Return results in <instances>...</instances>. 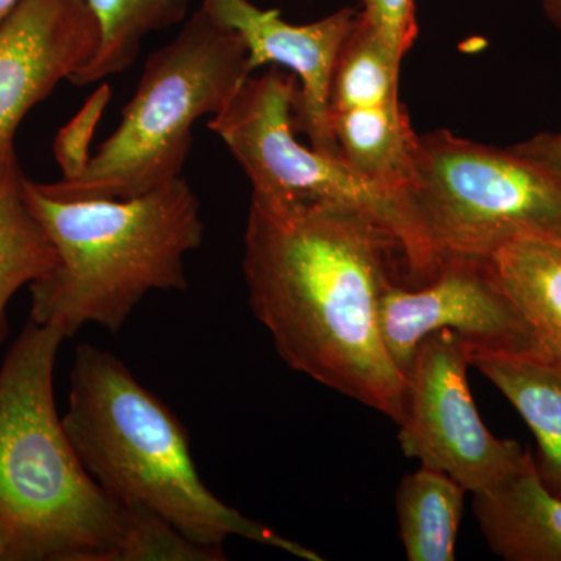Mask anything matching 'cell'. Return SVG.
<instances>
[{
	"mask_svg": "<svg viewBox=\"0 0 561 561\" xmlns=\"http://www.w3.org/2000/svg\"><path fill=\"white\" fill-rule=\"evenodd\" d=\"M512 149L537 162V164L542 165V168L548 169L549 172L561 179V131L541 133V135L535 136V138L516 144Z\"/></svg>",
	"mask_w": 561,
	"mask_h": 561,
	"instance_id": "cell-21",
	"label": "cell"
},
{
	"mask_svg": "<svg viewBox=\"0 0 561 561\" xmlns=\"http://www.w3.org/2000/svg\"><path fill=\"white\" fill-rule=\"evenodd\" d=\"M99 25L98 49L69 81L87 87L130 68L147 35L179 24L191 0H87Z\"/></svg>",
	"mask_w": 561,
	"mask_h": 561,
	"instance_id": "cell-17",
	"label": "cell"
},
{
	"mask_svg": "<svg viewBox=\"0 0 561 561\" xmlns=\"http://www.w3.org/2000/svg\"><path fill=\"white\" fill-rule=\"evenodd\" d=\"M0 561H11L10 542L2 530H0Z\"/></svg>",
	"mask_w": 561,
	"mask_h": 561,
	"instance_id": "cell-24",
	"label": "cell"
},
{
	"mask_svg": "<svg viewBox=\"0 0 561 561\" xmlns=\"http://www.w3.org/2000/svg\"><path fill=\"white\" fill-rule=\"evenodd\" d=\"M20 2L21 0H0V22L5 20Z\"/></svg>",
	"mask_w": 561,
	"mask_h": 561,
	"instance_id": "cell-23",
	"label": "cell"
},
{
	"mask_svg": "<svg viewBox=\"0 0 561 561\" xmlns=\"http://www.w3.org/2000/svg\"><path fill=\"white\" fill-rule=\"evenodd\" d=\"M400 70L356 14L335 62L328 116L339 157L402 202L419 135L401 103Z\"/></svg>",
	"mask_w": 561,
	"mask_h": 561,
	"instance_id": "cell-10",
	"label": "cell"
},
{
	"mask_svg": "<svg viewBox=\"0 0 561 561\" xmlns=\"http://www.w3.org/2000/svg\"><path fill=\"white\" fill-rule=\"evenodd\" d=\"M546 18L561 31V0H540Z\"/></svg>",
	"mask_w": 561,
	"mask_h": 561,
	"instance_id": "cell-22",
	"label": "cell"
},
{
	"mask_svg": "<svg viewBox=\"0 0 561 561\" xmlns=\"http://www.w3.org/2000/svg\"><path fill=\"white\" fill-rule=\"evenodd\" d=\"M99 25L87 0H21L0 22V169L16 161L25 114L94 54Z\"/></svg>",
	"mask_w": 561,
	"mask_h": 561,
	"instance_id": "cell-11",
	"label": "cell"
},
{
	"mask_svg": "<svg viewBox=\"0 0 561 561\" xmlns=\"http://www.w3.org/2000/svg\"><path fill=\"white\" fill-rule=\"evenodd\" d=\"M250 73L241 36L195 11L172 43L147 58L119 127L87 171L41 186L65 201H128L181 179L195 122L225 110Z\"/></svg>",
	"mask_w": 561,
	"mask_h": 561,
	"instance_id": "cell-5",
	"label": "cell"
},
{
	"mask_svg": "<svg viewBox=\"0 0 561 561\" xmlns=\"http://www.w3.org/2000/svg\"><path fill=\"white\" fill-rule=\"evenodd\" d=\"M61 420L81 463L106 493L157 516L192 545L225 560V542L241 537L323 560L221 502L202 481L175 413L108 351L77 346Z\"/></svg>",
	"mask_w": 561,
	"mask_h": 561,
	"instance_id": "cell-3",
	"label": "cell"
},
{
	"mask_svg": "<svg viewBox=\"0 0 561 561\" xmlns=\"http://www.w3.org/2000/svg\"><path fill=\"white\" fill-rule=\"evenodd\" d=\"M357 20L402 62L419 36L415 0H357Z\"/></svg>",
	"mask_w": 561,
	"mask_h": 561,
	"instance_id": "cell-20",
	"label": "cell"
},
{
	"mask_svg": "<svg viewBox=\"0 0 561 561\" xmlns=\"http://www.w3.org/2000/svg\"><path fill=\"white\" fill-rule=\"evenodd\" d=\"M471 365L529 424L540 449L538 471L561 496V365L541 354L507 353H471Z\"/></svg>",
	"mask_w": 561,
	"mask_h": 561,
	"instance_id": "cell-14",
	"label": "cell"
},
{
	"mask_svg": "<svg viewBox=\"0 0 561 561\" xmlns=\"http://www.w3.org/2000/svg\"><path fill=\"white\" fill-rule=\"evenodd\" d=\"M24 198L58 256L31 284L35 323L66 339L88 323L117 332L150 291L187 289L184 257L205 225L183 179L128 201H65L24 179Z\"/></svg>",
	"mask_w": 561,
	"mask_h": 561,
	"instance_id": "cell-4",
	"label": "cell"
},
{
	"mask_svg": "<svg viewBox=\"0 0 561 561\" xmlns=\"http://www.w3.org/2000/svg\"><path fill=\"white\" fill-rule=\"evenodd\" d=\"M398 261L393 232L360 210L251 198L243 273L279 356L394 423L408 381L383 345L379 302Z\"/></svg>",
	"mask_w": 561,
	"mask_h": 561,
	"instance_id": "cell-1",
	"label": "cell"
},
{
	"mask_svg": "<svg viewBox=\"0 0 561 561\" xmlns=\"http://www.w3.org/2000/svg\"><path fill=\"white\" fill-rule=\"evenodd\" d=\"M108 83H102L83 103L79 113L58 131L54 142L55 160L60 164L62 180H73L87 171L91 161V142L95 128L111 101Z\"/></svg>",
	"mask_w": 561,
	"mask_h": 561,
	"instance_id": "cell-19",
	"label": "cell"
},
{
	"mask_svg": "<svg viewBox=\"0 0 561 561\" xmlns=\"http://www.w3.org/2000/svg\"><path fill=\"white\" fill-rule=\"evenodd\" d=\"M20 162L0 169V341L7 334V308L24 286L57 265L58 256L24 198Z\"/></svg>",
	"mask_w": 561,
	"mask_h": 561,
	"instance_id": "cell-18",
	"label": "cell"
},
{
	"mask_svg": "<svg viewBox=\"0 0 561 561\" xmlns=\"http://www.w3.org/2000/svg\"><path fill=\"white\" fill-rule=\"evenodd\" d=\"M472 496L482 535L497 557L561 561V496L542 481L530 453L511 474Z\"/></svg>",
	"mask_w": 561,
	"mask_h": 561,
	"instance_id": "cell-13",
	"label": "cell"
},
{
	"mask_svg": "<svg viewBox=\"0 0 561 561\" xmlns=\"http://www.w3.org/2000/svg\"><path fill=\"white\" fill-rule=\"evenodd\" d=\"M465 491L451 476L427 467L402 479L394 504L408 560H454Z\"/></svg>",
	"mask_w": 561,
	"mask_h": 561,
	"instance_id": "cell-16",
	"label": "cell"
},
{
	"mask_svg": "<svg viewBox=\"0 0 561 561\" xmlns=\"http://www.w3.org/2000/svg\"><path fill=\"white\" fill-rule=\"evenodd\" d=\"M298 80L278 68L249 77L231 102L208 122L253 186L273 205H332L360 210L393 232L404 265L412 230L400 198L362 176L342 157L301 144L295 136Z\"/></svg>",
	"mask_w": 561,
	"mask_h": 561,
	"instance_id": "cell-7",
	"label": "cell"
},
{
	"mask_svg": "<svg viewBox=\"0 0 561 561\" xmlns=\"http://www.w3.org/2000/svg\"><path fill=\"white\" fill-rule=\"evenodd\" d=\"M471 346L456 332H432L416 350L400 421L402 453L481 493L526 459L518 443L494 437L470 386Z\"/></svg>",
	"mask_w": 561,
	"mask_h": 561,
	"instance_id": "cell-8",
	"label": "cell"
},
{
	"mask_svg": "<svg viewBox=\"0 0 561 561\" xmlns=\"http://www.w3.org/2000/svg\"><path fill=\"white\" fill-rule=\"evenodd\" d=\"M402 203L413 238V286L434 278L448 257L486 260L522 236L561 239L559 176L512 147L483 146L448 130L419 135Z\"/></svg>",
	"mask_w": 561,
	"mask_h": 561,
	"instance_id": "cell-6",
	"label": "cell"
},
{
	"mask_svg": "<svg viewBox=\"0 0 561 561\" xmlns=\"http://www.w3.org/2000/svg\"><path fill=\"white\" fill-rule=\"evenodd\" d=\"M379 327L405 381L420 343L442 330L459 334L471 353L545 356L529 321L481 257H448L421 286L390 283L379 302Z\"/></svg>",
	"mask_w": 561,
	"mask_h": 561,
	"instance_id": "cell-9",
	"label": "cell"
},
{
	"mask_svg": "<svg viewBox=\"0 0 561 561\" xmlns=\"http://www.w3.org/2000/svg\"><path fill=\"white\" fill-rule=\"evenodd\" d=\"M202 9L241 36L251 72L267 65L291 70L300 81L294 113L297 131L305 133L317 150L337 154L328 116L331 83L357 9H342L306 25L289 24L279 10H261L250 0H202Z\"/></svg>",
	"mask_w": 561,
	"mask_h": 561,
	"instance_id": "cell-12",
	"label": "cell"
},
{
	"mask_svg": "<svg viewBox=\"0 0 561 561\" xmlns=\"http://www.w3.org/2000/svg\"><path fill=\"white\" fill-rule=\"evenodd\" d=\"M486 262L529 321L542 354L561 365V239L522 236Z\"/></svg>",
	"mask_w": 561,
	"mask_h": 561,
	"instance_id": "cell-15",
	"label": "cell"
},
{
	"mask_svg": "<svg viewBox=\"0 0 561 561\" xmlns=\"http://www.w3.org/2000/svg\"><path fill=\"white\" fill-rule=\"evenodd\" d=\"M65 339L28 320L0 367V530L11 561L221 560L91 478L55 408Z\"/></svg>",
	"mask_w": 561,
	"mask_h": 561,
	"instance_id": "cell-2",
	"label": "cell"
}]
</instances>
